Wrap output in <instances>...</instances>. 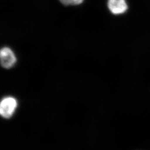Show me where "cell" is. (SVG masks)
Returning a JSON list of instances; mask_svg holds the SVG:
<instances>
[{"instance_id": "6da1fadb", "label": "cell", "mask_w": 150, "mask_h": 150, "mask_svg": "<svg viewBox=\"0 0 150 150\" xmlns=\"http://www.w3.org/2000/svg\"><path fill=\"white\" fill-rule=\"evenodd\" d=\"M18 106L16 99L12 96L3 98L0 104V113L3 118L9 119L14 114Z\"/></svg>"}, {"instance_id": "7a4b0ae2", "label": "cell", "mask_w": 150, "mask_h": 150, "mask_svg": "<svg viewBox=\"0 0 150 150\" xmlns=\"http://www.w3.org/2000/svg\"><path fill=\"white\" fill-rule=\"evenodd\" d=\"M1 66L6 69H9L16 64L17 58L14 53L10 48L4 47L1 48L0 53Z\"/></svg>"}, {"instance_id": "3957f363", "label": "cell", "mask_w": 150, "mask_h": 150, "mask_svg": "<svg viewBox=\"0 0 150 150\" xmlns=\"http://www.w3.org/2000/svg\"><path fill=\"white\" fill-rule=\"evenodd\" d=\"M108 6L110 11L115 15L124 13L128 9L125 0H108Z\"/></svg>"}, {"instance_id": "277c9868", "label": "cell", "mask_w": 150, "mask_h": 150, "mask_svg": "<svg viewBox=\"0 0 150 150\" xmlns=\"http://www.w3.org/2000/svg\"><path fill=\"white\" fill-rule=\"evenodd\" d=\"M65 6H77L83 3L84 0H59Z\"/></svg>"}]
</instances>
